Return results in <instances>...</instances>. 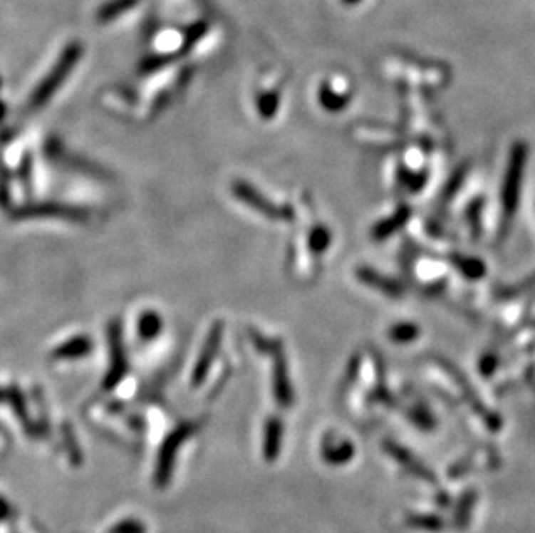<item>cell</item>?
<instances>
[{
	"label": "cell",
	"instance_id": "6da1fadb",
	"mask_svg": "<svg viewBox=\"0 0 535 533\" xmlns=\"http://www.w3.org/2000/svg\"><path fill=\"white\" fill-rule=\"evenodd\" d=\"M186 436H187V431L180 430V431H175V433L172 435L167 442H165L162 454H160V459H158V466H156V485H158V487H165V485L168 483V480H170L177 447H179V443L182 442Z\"/></svg>",
	"mask_w": 535,
	"mask_h": 533
},
{
	"label": "cell",
	"instance_id": "7a4b0ae2",
	"mask_svg": "<svg viewBox=\"0 0 535 533\" xmlns=\"http://www.w3.org/2000/svg\"><path fill=\"white\" fill-rule=\"evenodd\" d=\"M281 433H283V430H281V423L277 421V419L267 424V433H265V457H267V460H271V462L277 457V454H279Z\"/></svg>",
	"mask_w": 535,
	"mask_h": 533
},
{
	"label": "cell",
	"instance_id": "3957f363",
	"mask_svg": "<svg viewBox=\"0 0 535 533\" xmlns=\"http://www.w3.org/2000/svg\"><path fill=\"white\" fill-rule=\"evenodd\" d=\"M110 533H146V524L139 519H123L116 523Z\"/></svg>",
	"mask_w": 535,
	"mask_h": 533
},
{
	"label": "cell",
	"instance_id": "277c9868",
	"mask_svg": "<svg viewBox=\"0 0 535 533\" xmlns=\"http://www.w3.org/2000/svg\"><path fill=\"white\" fill-rule=\"evenodd\" d=\"M409 523L411 524H416V527H421V528H435L442 527V519L435 518V516H428V518H425V516H421V518H411L409 519Z\"/></svg>",
	"mask_w": 535,
	"mask_h": 533
},
{
	"label": "cell",
	"instance_id": "5b68a950",
	"mask_svg": "<svg viewBox=\"0 0 535 533\" xmlns=\"http://www.w3.org/2000/svg\"><path fill=\"white\" fill-rule=\"evenodd\" d=\"M9 512H11V506H9V502H7V500H6V499H4V497H2V495H0V521H4V519H6V518H7V516H9Z\"/></svg>",
	"mask_w": 535,
	"mask_h": 533
}]
</instances>
